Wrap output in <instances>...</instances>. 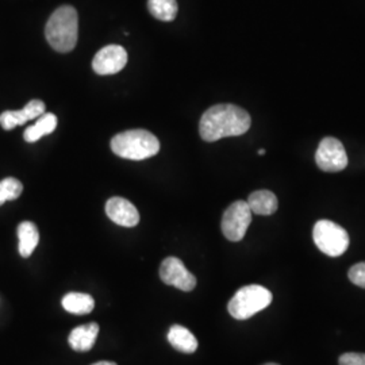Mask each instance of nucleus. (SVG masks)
<instances>
[{"label":"nucleus","instance_id":"obj_1","mask_svg":"<svg viewBox=\"0 0 365 365\" xmlns=\"http://www.w3.org/2000/svg\"><path fill=\"white\" fill-rule=\"evenodd\" d=\"M252 119L244 108L235 105H215L202 115L199 134L203 141L215 143L226 137H238L250 129Z\"/></svg>","mask_w":365,"mask_h":365},{"label":"nucleus","instance_id":"obj_2","mask_svg":"<svg viewBox=\"0 0 365 365\" xmlns=\"http://www.w3.org/2000/svg\"><path fill=\"white\" fill-rule=\"evenodd\" d=\"M45 36L56 52H72L78 38V11L72 6L58 7L46 24Z\"/></svg>","mask_w":365,"mask_h":365},{"label":"nucleus","instance_id":"obj_3","mask_svg":"<svg viewBox=\"0 0 365 365\" xmlns=\"http://www.w3.org/2000/svg\"><path fill=\"white\" fill-rule=\"evenodd\" d=\"M111 150L122 158L141 161L156 156L160 152V141L150 131L143 129L123 131L113 137Z\"/></svg>","mask_w":365,"mask_h":365},{"label":"nucleus","instance_id":"obj_4","mask_svg":"<svg viewBox=\"0 0 365 365\" xmlns=\"http://www.w3.org/2000/svg\"><path fill=\"white\" fill-rule=\"evenodd\" d=\"M272 299L274 297L269 289L257 284L245 286L235 292L227 304V310L235 319L244 321L267 309L272 303Z\"/></svg>","mask_w":365,"mask_h":365},{"label":"nucleus","instance_id":"obj_5","mask_svg":"<svg viewBox=\"0 0 365 365\" xmlns=\"http://www.w3.org/2000/svg\"><path fill=\"white\" fill-rule=\"evenodd\" d=\"M313 238L317 248L329 257H339L349 248L348 232L334 222L321 220L314 226Z\"/></svg>","mask_w":365,"mask_h":365},{"label":"nucleus","instance_id":"obj_6","mask_svg":"<svg viewBox=\"0 0 365 365\" xmlns=\"http://www.w3.org/2000/svg\"><path fill=\"white\" fill-rule=\"evenodd\" d=\"M252 222V211L245 200H237L232 203L222 217V233L233 242L241 241Z\"/></svg>","mask_w":365,"mask_h":365},{"label":"nucleus","instance_id":"obj_7","mask_svg":"<svg viewBox=\"0 0 365 365\" xmlns=\"http://www.w3.org/2000/svg\"><path fill=\"white\" fill-rule=\"evenodd\" d=\"M315 163L318 168L324 172H339L348 165V156L342 143L333 138H324L315 153Z\"/></svg>","mask_w":365,"mask_h":365},{"label":"nucleus","instance_id":"obj_8","mask_svg":"<svg viewBox=\"0 0 365 365\" xmlns=\"http://www.w3.org/2000/svg\"><path fill=\"white\" fill-rule=\"evenodd\" d=\"M161 280L184 292H190L196 287V277L191 274L182 261L178 257H167L160 265Z\"/></svg>","mask_w":365,"mask_h":365},{"label":"nucleus","instance_id":"obj_9","mask_svg":"<svg viewBox=\"0 0 365 365\" xmlns=\"http://www.w3.org/2000/svg\"><path fill=\"white\" fill-rule=\"evenodd\" d=\"M128 64V52L119 45H108L95 54L92 69L98 75H115Z\"/></svg>","mask_w":365,"mask_h":365},{"label":"nucleus","instance_id":"obj_10","mask_svg":"<svg viewBox=\"0 0 365 365\" xmlns=\"http://www.w3.org/2000/svg\"><path fill=\"white\" fill-rule=\"evenodd\" d=\"M107 217L123 227H134L140 222V212L135 206L125 197L114 196L106 203Z\"/></svg>","mask_w":365,"mask_h":365},{"label":"nucleus","instance_id":"obj_11","mask_svg":"<svg viewBox=\"0 0 365 365\" xmlns=\"http://www.w3.org/2000/svg\"><path fill=\"white\" fill-rule=\"evenodd\" d=\"M46 107L42 101L33 99L22 110L4 111L0 114V125L4 130H13L16 126H22L31 119H37L45 113Z\"/></svg>","mask_w":365,"mask_h":365},{"label":"nucleus","instance_id":"obj_12","mask_svg":"<svg viewBox=\"0 0 365 365\" xmlns=\"http://www.w3.org/2000/svg\"><path fill=\"white\" fill-rule=\"evenodd\" d=\"M98 334H99V325L96 322H91V324L73 329L69 333L68 342L71 348L76 352H88L93 348Z\"/></svg>","mask_w":365,"mask_h":365},{"label":"nucleus","instance_id":"obj_13","mask_svg":"<svg viewBox=\"0 0 365 365\" xmlns=\"http://www.w3.org/2000/svg\"><path fill=\"white\" fill-rule=\"evenodd\" d=\"M16 233H18V240H19V245H18L19 255L24 259H27L33 255V252L38 247V227L33 222H22V223H19Z\"/></svg>","mask_w":365,"mask_h":365},{"label":"nucleus","instance_id":"obj_14","mask_svg":"<svg viewBox=\"0 0 365 365\" xmlns=\"http://www.w3.org/2000/svg\"><path fill=\"white\" fill-rule=\"evenodd\" d=\"M247 203L252 214H257V215H272L279 206L277 197L274 192L268 190H260V191L252 192L249 195Z\"/></svg>","mask_w":365,"mask_h":365},{"label":"nucleus","instance_id":"obj_15","mask_svg":"<svg viewBox=\"0 0 365 365\" xmlns=\"http://www.w3.org/2000/svg\"><path fill=\"white\" fill-rule=\"evenodd\" d=\"M168 341L170 345L179 351V352L190 353L195 352L197 349V339L195 336L182 325H173L168 331Z\"/></svg>","mask_w":365,"mask_h":365},{"label":"nucleus","instance_id":"obj_16","mask_svg":"<svg viewBox=\"0 0 365 365\" xmlns=\"http://www.w3.org/2000/svg\"><path fill=\"white\" fill-rule=\"evenodd\" d=\"M57 117L52 113H43L41 117L37 118V122L31 126H29L25 130V141L29 144L37 143L42 137L52 134L57 128Z\"/></svg>","mask_w":365,"mask_h":365},{"label":"nucleus","instance_id":"obj_17","mask_svg":"<svg viewBox=\"0 0 365 365\" xmlns=\"http://www.w3.org/2000/svg\"><path fill=\"white\" fill-rule=\"evenodd\" d=\"M66 312L75 315H86L91 313L95 307V300L91 295L83 292H69L61 302Z\"/></svg>","mask_w":365,"mask_h":365},{"label":"nucleus","instance_id":"obj_18","mask_svg":"<svg viewBox=\"0 0 365 365\" xmlns=\"http://www.w3.org/2000/svg\"><path fill=\"white\" fill-rule=\"evenodd\" d=\"M148 10L158 21L170 22L176 18L179 6L176 0H148Z\"/></svg>","mask_w":365,"mask_h":365},{"label":"nucleus","instance_id":"obj_19","mask_svg":"<svg viewBox=\"0 0 365 365\" xmlns=\"http://www.w3.org/2000/svg\"><path fill=\"white\" fill-rule=\"evenodd\" d=\"M24 184L15 178H6L0 182V206L22 195Z\"/></svg>","mask_w":365,"mask_h":365},{"label":"nucleus","instance_id":"obj_20","mask_svg":"<svg viewBox=\"0 0 365 365\" xmlns=\"http://www.w3.org/2000/svg\"><path fill=\"white\" fill-rule=\"evenodd\" d=\"M348 277L354 286L365 288V261L364 262L354 264L348 272Z\"/></svg>","mask_w":365,"mask_h":365},{"label":"nucleus","instance_id":"obj_21","mask_svg":"<svg viewBox=\"0 0 365 365\" xmlns=\"http://www.w3.org/2000/svg\"><path fill=\"white\" fill-rule=\"evenodd\" d=\"M339 365H365V353H344L339 360Z\"/></svg>","mask_w":365,"mask_h":365},{"label":"nucleus","instance_id":"obj_22","mask_svg":"<svg viewBox=\"0 0 365 365\" xmlns=\"http://www.w3.org/2000/svg\"><path fill=\"white\" fill-rule=\"evenodd\" d=\"M91 365H118L117 363H114V361H99V363H95V364Z\"/></svg>","mask_w":365,"mask_h":365},{"label":"nucleus","instance_id":"obj_23","mask_svg":"<svg viewBox=\"0 0 365 365\" xmlns=\"http://www.w3.org/2000/svg\"><path fill=\"white\" fill-rule=\"evenodd\" d=\"M259 155H260V156L265 155V149H260V150H259Z\"/></svg>","mask_w":365,"mask_h":365},{"label":"nucleus","instance_id":"obj_24","mask_svg":"<svg viewBox=\"0 0 365 365\" xmlns=\"http://www.w3.org/2000/svg\"><path fill=\"white\" fill-rule=\"evenodd\" d=\"M264 365H279V364H274V363H268V364H264Z\"/></svg>","mask_w":365,"mask_h":365}]
</instances>
